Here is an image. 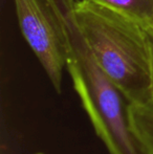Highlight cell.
<instances>
[{
  "label": "cell",
  "instance_id": "6",
  "mask_svg": "<svg viewBox=\"0 0 153 154\" xmlns=\"http://www.w3.org/2000/svg\"><path fill=\"white\" fill-rule=\"evenodd\" d=\"M148 32H149L150 39H151V47H152V100L149 104L153 106V32H150L149 29H148Z\"/></svg>",
  "mask_w": 153,
  "mask_h": 154
},
{
  "label": "cell",
  "instance_id": "1",
  "mask_svg": "<svg viewBox=\"0 0 153 154\" xmlns=\"http://www.w3.org/2000/svg\"><path fill=\"white\" fill-rule=\"evenodd\" d=\"M75 18L106 75L130 104L152 100V47L148 29L126 15L87 0L75 2Z\"/></svg>",
  "mask_w": 153,
  "mask_h": 154
},
{
  "label": "cell",
  "instance_id": "7",
  "mask_svg": "<svg viewBox=\"0 0 153 154\" xmlns=\"http://www.w3.org/2000/svg\"><path fill=\"white\" fill-rule=\"evenodd\" d=\"M147 29H149L150 32H153V20H152V22L149 24V26L147 27Z\"/></svg>",
  "mask_w": 153,
  "mask_h": 154
},
{
  "label": "cell",
  "instance_id": "8",
  "mask_svg": "<svg viewBox=\"0 0 153 154\" xmlns=\"http://www.w3.org/2000/svg\"><path fill=\"white\" fill-rule=\"evenodd\" d=\"M35 154H44V153H35Z\"/></svg>",
  "mask_w": 153,
  "mask_h": 154
},
{
  "label": "cell",
  "instance_id": "2",
  "mask_svg": "<svg viewBox=\"0 0 153 154\" xmlns=\"http://www.w3.org/2000/svg\"><path fill=\"white\" fill-rule=\"evenodd\" d=\"M66 68L94 128L110 154H153L130 116V103L99 65L76 22L64 27Z\"/></svg>",
  "mask_w": 153,
  "mask_h": 154
},
{
  "label": "cell",
  "instance_id": "3",
  "mask_svg": "<svg viewBox=\"0 0 153 154\" xmlns=\"http://www.w3.org/2000/svg\"><path fill=\"white\" fill-rule=\"evenodd\" d=\"M23 38L36 55L57 93H61L66 67L63 29L48 0H14Z\"/></svg>",
  "mask_w": 153,
  "mask_h": 154
},
{
  "label": "cell",
  "instance_id": "4",
  "mask_svg": "<svg viewBox=\"0 0 153 154\" xmlns=\"http://www.w3.org/2000/svg\"><path fill=\"white\" fill-rule=\"evenodd\" d=\"M134 19L147 29L153 20V0H87Z\"/></svg>",
  "mask_w": 153,
  "mask_h": 154
},
{
  "label": "cell",
  "instance_id": "5",
  "mask_svg": "<svg viewBox=\"0 0 153 154\" xmlns=\"http://www.w3.org/2000/svg\"><path fill=\"white\" fill-rule=\"evenodd\" d=\"M129 108L133 126L153 151V106L130 104Z\"/></svg>",
  "mask_w": 153,
  "mask_h": 154
}]
</instances>
